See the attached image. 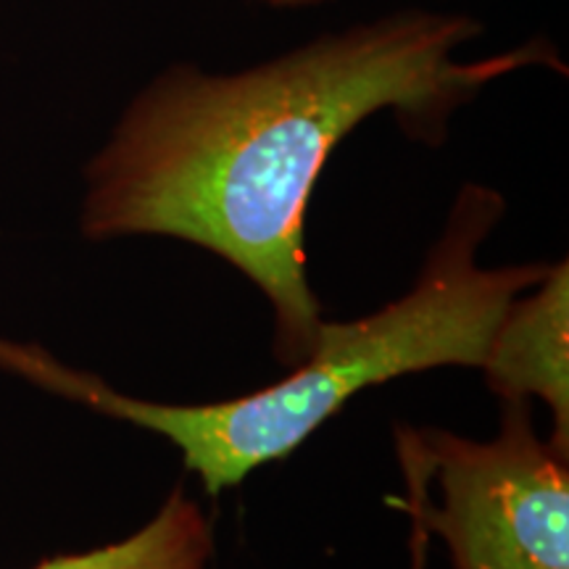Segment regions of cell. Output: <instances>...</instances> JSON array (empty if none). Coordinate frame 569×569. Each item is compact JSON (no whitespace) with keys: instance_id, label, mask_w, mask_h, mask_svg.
Masks as SVG:
<instances>
[{"instance_id":"obj_1","label":"cell","mask_w":569,"mask_h":569,"mask_svg":"<svg viewBox=\"0 0 569 569\" xmlns=\"http://www.w3.org/2000/svg\"><path fill=\"white\" fill-rule=\"evenodd\" d=\"M478 32L467 17L407 11L240 74L177 63L134 98L88 167L82 232L163 234L230 261L272 303L277 361L303 365L325 325L306 272V209L340 140L396 111L409 134L438 142L496 77L561 69L546 42L453 59Z\"/></svg>"},{"instance_id":"obj_2","label":"cell","mask_w":569,"mask_h":569,"mask_svg":"<svg viewBox=\"0 0 569 569\" xmlns=\"http://www.w3.org/2000/svg\"><path fill=\"white\" fill-rule=\"evenodd\" d=\"M501 217V193L465 184L407 296L353 322H325L303 365L274 386L230 401H142L63 367L38 346L11 340H0V367L172 440L184 469L201 478L206 493L219 496L261 465L290 457L359 390L425 369L480 367L507 306L551 267H480V246Z\"/></svg>"},{"instance_id":"obj_3","label":"cell","mask_w":569,"mask_h":569,"mask_svg":"<svg viewBox=\"0 0 569 569\" xmlns=\"http://www.w3.org/2000/svg\"><path fill=\"white\" fill-rule=\"evenodd\" d=\"M501 403L493 440L396 427L401 507L443 540L453 569H569V457L538 438L530 398Z\"/></svg>"},{"instance_id":"obj_4","label":"cell","mask_w":569,"mask_h":569,"mask_svg":"<svg viewBox=\"0 0 569 569\" xmlns=\"http://www.w3.org/2000/svg\"><path fill=\"white\" fill-rule=\"evenodd\" d=\"M501 401L540 398L551 409L549 446L569 457V264L519 293L498 319L480 365Z\"/></svg>"},{"instance_id":"obj_5","label":"cell","mask_w":569,"mask_h":569,"mask_svg":"<svg viewBox=\"0 0 569 569\" xmlns=\"http://www.w3.org/2000/svg\"><path fill=\"white\" fill-rule=\"evenodd\" d=\"M213 525L180 482L148 525L117 543L42 559L32 569H209Z\"/></svg>"},{"instance_id":"obj_6","label":"cell","mask_w":569,"mask_h":569,"mask_svg":"<svg viewBox=\"0 0 569 569\" xmlns=\"http://www.w3.org/2000/svg\"><path fill=\"white\" fill-rule=\"evenodd\" d=\"M411 540H409V551H411V569H427V543H430V532L422 522H419L417 515H411Z\"/></svg>"},{"instance_id":"obj_7","label":"cell","mask_w":569,"mask_h":569,"mask_svg":"<svg viewBox=\"0 0 569 569\" xmlns=\"http://www.w3.org/2000/svg\"><path fill=\"white\" fill-rule=\"evenodd\" d=\"M261 3L277 6V9H298V6H317L325 3V0H261Z\"/></svg>"}]
</instances>
